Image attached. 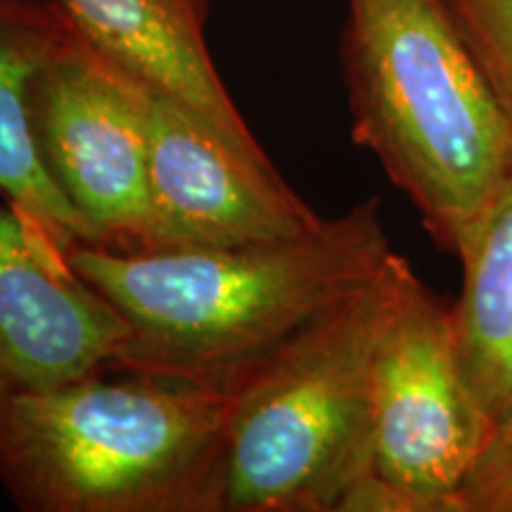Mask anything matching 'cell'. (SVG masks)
<instances>
[{"mask_svg":"<svg viewBox=\"0 0 512 512\" xmlns=\"http://www.w3.org/2000/svg\"><path fill=\"white\" fill-rule=\"evenodd\" d=\"M392 256L382 204L368 197L290 240L152 252L79 245L67 264L124 323L110 370L230 389Z\"/></svg>","mask_w":512,"mask_h":512,"instance_id":"1","label":"cell"},{"mask_svg":"<svg viewBox=\"0 0 512 512\" xmlns=\"http://www.w3.org/2000/svg\"><path fill=\"white\" fill-rule=\"evenodd\" d=\"M100 370L0 389V484L27 512H219L230 389Z\"/></svg>","mask_w":512,"mask_h":512,"instance_id":"2","label":"cell"},{"mask_svg":"<svg viewBox=\"0 0 512 512\" xmlns=\"http://www.w3.org/2000/svg\"><path fill=\"white\" fill-rule=\"evenodd\" d=\"M351 136L441 249L463 252L512 171V133L439 0H347Z\"/></svg>","mask_w":512,"mask_h":512,"instance_id":"3","label":"cell"},{"mask_svg":"<svg viewBox=\"0 0 512 512\" xmlns=\"http://www.w3.org/2000/svg\"><path fill=\"white\" fill-rule=\"evenodd\" d=\"M408 266L394 252L230 387L219 512H347L375 475L373 358Z\"/></svg>","mask_w":512,"mask_h":512,"instance_id":"4","label":"cell"},{"mask_svg":"<svg viewBox=\"0 0 512 512\" xmlns=\"http://www.w3.org/2000/svg\"><path fill=\"white\" fill-rule=\"evenodd\" d=\"M373 470L403 512H458L496 425L467 380L451 309L408 266L370 380Z\"/></svg>","mask_w":512,"mask_h":512,"instance_id":"5","label":"cell"},{"mask_svg":"<svg viewBox=\"0 0 512 512\" xmlns=\"http://www.w3.org/2000/svg\"><path fill=\"white\" fill-rule=\"evenodd\" d=\"M43 166L91 245L143 252L150 230V91L81 34L34 93Z\"/></svg>","mask_w":512,"mask_h":512,"instance_id":"6","label":"cell"},{"mask_svg":"<svg viewBox=\"0 0 512 512\" xmlns=\"http://www.w3.org/2000/svg\"><path fill=\"white\" fill-rule=\"evenodd\" d=\"M323 221L273 162L249 157L207 121L150 91L152 249L266 245Z\"/></svg>","mask_w":512,"mask_h":512,"instance_id":"7","label":"cell"},{"mask_svg":"<svg viewBox=\"0 0 512 512\" xmlns=\"http://www.w3.org/2000/svg\"><path fill=\"white\" fill-rule=\"evenodd\" d=\"M126 328L100 294L0 211V389L50 387L110 370Z\"/></svg>","mask_w":512,"mask_h":512,"instance_id":"8","label":"cell"},{"mask_svg":"<svg viewBox=\"0 0 512 512\" xmlns=\"http://www.w3.org/2000/svg\"><path fill=\"white\" fill-rule=\"evenodd\" d=\"M76 31L147 91L271 162L226 91L207 43L209 0H55Z\"/></svg>","mask_w":512,"mask_h":512,"instance_id":"9","label":"cell"},{"mask_svg":"<svg viewBox=\"0 0 512 512\" xmlns=\"http://www.w3.org/2000/svg\"><path fill=\"white\" fill-rule=\"evenodd\" d=\"M76 34L55 0H0V192L64 264L74 247L91 245V235L43 166L34 136V93Z\"/></svg>","mask_w":512,"mask_h":512,"instance_id":"10","label":"cell"},{"mask_svg":"<svg viewBox=\"0 0 512 512\" xmlns=\"http://www.w3.org/2000/svg\"><path fill=\"white\" fill-rule=\"evenodd\" d=\"M463 292L451 309L465 375L494 425L512 415V171L463 252Z\"/></svg>","mask_w":512,"mask_h":512,"instance_id":"11","label":"cell"},{"mask_svg":"<svg viewBox=\"0 0 512 512\" xmlns=\"http://www.w3.org/2000/svg\"><path fill=\"white\" fill-rule=\"evenodd\" d=\"M512 133V0H439Z\"/></svg>","mask_w":512,"mask_h":512,"instance_id":"12","label":"cell"},{"mask_svg":"<svg viewBox=\"0 0 512 512\" xmlns=\"http://www.w3.org/2000/svg\"><path fill=\"white\" fill-rule=\"evenodd\" d=\"M458 512H512V415L496 425L467 477Z\"/></svg>","mask_w":512,"mask_h":512,"instance_id":"13","label":"cell"}]
</instances>
